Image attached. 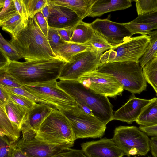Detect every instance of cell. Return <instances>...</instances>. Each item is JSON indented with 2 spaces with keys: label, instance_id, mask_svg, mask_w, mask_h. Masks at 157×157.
Listing matches in <instances>:
<instances>
[{
  "label": "cell",
  "instance_id": "cell-55",
  "mask_svg": "<svg viewBox=\"0 0 157 157\" xmlns=\"http://www.w3.org/2000/svg\"><path fill=\"white\" fill-rule=\"evenodd\" d=\"M134 157H137L136 156H134Z\"/></svg>",
  "mask_w": 157,
  "mask_h": 157
},
{
  "label": "cell",
  "instance_id": "cell-54",
  "mask_svg": "<svg viewBox=\"0 0 157 157\" xmlns=\"http://www.w3.org/2000/svg\"><path fill=\"white\" fill-rule=\"evenodd\" d=\"M147 157H151V156H148Z\"/></svg>",
  "mask_w": 157,
  "mask_h": 157
},
{
  "label": "cell",
  "instance_id": "cell-37",
  "mask_svg": "<svg viewBox=\"0 0 157 157\" xmlns=\"http://www.w3.org/2000/svg\"><path fill=\"white\" fill-rule=\"evenodd\" d=\"M0 85L10 88H18L23 86L15 81L3 69H0Z\"/></svg>",
  "mask_w": 157,
  "mask_h": 157
},
{
  "label": "cell",
  "instance_id": "cell-21",
  "mask_svg": "<svg viewBox=\"0 0 157 157\" xmlns=\"http://www.w3.org/2000/svg\"><path fill=\"white\" fill-rule=\"evenodd\" d=\"M21 131L10 121L3 108L0 106V136H6L11 142H17Z\"/></svg>",
  "mask_w": 157,
  "mask_h": 157
},
{
  "label": "cell",
  "instance_id": "cell-39",
  "mask_svg": "<svg viewBox=\"0 0 157 157\" xmlns=\"http://www.w3.org/2000/svg\"><path fill=\"white\" fill-rule=\"evenodd\" d=\"M132 22L155 24L157 25V11L148 14L138 16Z\"/></svg>",
  "mask_w": 157,
  "mask_h": 157
},
{
  "label": "cell",
  "instance_id": "cell-26",
  "mask_svg": "<svg viewBox=\"0 0 157 157\" xmlns=\"http://www.w3.org/2000/svg\"><path fill=\"white\" fill-rule=\"evenodd\" d=\"M143 72L147 82L157 90V58H153L142 68Z\"/></svg>",
  "mask_w": 157,
  "mask_h": 157
},
{
  "label": "cell",
  "instance_id": "cell-50",
  "mask_svg": "<svg viewBox=\"0 0 157 157\" xmlns=\"http://www.w3.org/2000/svg\"><path fill=\"white\" fill-rule=\"evenodd\" d=\"M138 155V152L137 149L136 148H132L128 151V157H130L131 155Z\"/></svg>",
  "mask_w": 157,
  "mask_h": 157
},
{
  "label": "cell",
  "instance_id": "cell-2",
  "mask_svg": "<svg viewBox=\"0 0 157 157\" xmlns=\"http://www.w3.org/2000/svg\"><path fill=\"white\" fill-rule=\"evenodd\" d=\"M10 42L26 61L58 57L41 30L35 15L25 21L17 36L11 37Z\"/></svg>",
  "mask_w": 157,
  "mask_h": 157
},
{
  "label": "cell",
  "instance_id": "cell-48",
  "mask_svg": "<svg viewBox=\"0 0 157 157\" xmlns=\"http://www.w3.org/2000/svg\"><path fill=\"white\" fill-rule=\"evenodd\" d=\"M11 157H29L20 149L17 147L14 148L12 152Z\"/></svg>",
  "mask_w": 157,
  "mask_h": 157
},
{
  "label": "cell",
  "instance_id": "cell-13",
  "mask_svg": "<svg viewBox=\"0 0 157 157\" xmlns=\"http://www.w3.org/2000/svg\"><path fill=\"white\" fill-rule=\"evenodd\" d=\"M74 143L49 144L39 141L35 137L25 140L22 138L17 142V147L29 157H53L74 146Z\"/></svg>",
  "mask_w": 157,
  "mask_h": 157
},
{
  "label": "cell",
  "instance_id": "cell-52",
  "mask_svg": "<svg viewBox=\"0 0 157 157\" xmlns=\"http://www.w3.org/2000/svg\"><path fill=\"white\" fill-rule=\"evenodd\" d=\"M154 58H157V51L155 53V55L154 56Z\"/></svg>",
  "mask_w": 157,
  "mask_h": 157
},
{
  "label": "cell",
  "instance_id": "cell-12",
  "mask_svg": "<svg viewBox=\"0 0 157 157\" xmlns=\"http://www.w3.org/2000/svg\"><path fill=\"white\" fill-rule=\"evenodd\" d=\"M90 25L95 32L113 47L124 42L132 36L123 23L113 22L109 19L97 18Z\"/></svg>",
  "mask_w": 157,
  "mask_h": 157
},
{
  "label": "cell",
  "instance_id": "cell-6",
  "mask_svg": "<svg viewBox=\"0 0 157 157\" xmlns=\"http://www.w3.org/2000/svg\"><path fill=\"white\" fill-rule=\"evenodd\" d=\"M60 111L70 121L76 139L101 138L104 135L106 125L95 117L85 113L77 105Z\"/></svg>",
  "mask_w": 157,
  "mask_h": 157
},
{
  "label": "cell",
  "instance_id": "cell-9",
  "mask_svg": "<svg viewBox=\"0 0 157 157\" xmlns=\"http://www.w3.org/2000/svg\"><path fill=\"white\" fill-rule=\"evenodd\" d=\"M116 145L128 156L129 151L136 148L138 155L145 156L150 150L148 136L135 126L116 127L112 138Z\"/></svg>",
  "mask_w": 157,
  "mask_h": 157
},
{
  "label": "cell",
  "instance_id": "cell-33",
  "mask_svg": "<svg viewBox=\"0 0 157 157\" xmlns=\"http://www.w3.org/2000/svg\"><path fill=\"white\" fill-rule=\"evenodd\" d=\"M88 44L93 49L103 53L113 47L94 31Z\"/></svg>",
  "mask_w": 157,
  "mask_h": 157
},
{
  "label": "cell",
  "instance_id": "cell-29",
  "mask_svg": "<svg viewBox=\"0 0 157 157\" xmlns=\"http://www.w3.org/2000/svg\"><path fill=\"white\" fill-rule=\"evenodd\" d=\"M0 86L13 93L25 97L37 103L47 105L57 109L56 106L54 104L32 94L25 89L23 86L18 88H10L1 85H0Z\"/></svg>",
  "mask_w": 157,
  "mask_h": 157
},
{
  "label": "cell",
  "instance_id": "cell-27",
  "mask_svg": "<svg viewBox=\"0 0 157 157\" xmlns=\"http://www.w3.org/2000/svg\"><path fill=\"white\" fill-rule=\"evenodd\" d=\"M148 35L150 36L149 43L146 52L139 61L142 68L154 58L157 51V30L151 31Z\"/></svg>",
  "mask_w": 157,
  "mask_h": 157
},
{
  "label": "cell",
  "instance_id": "cell-25",
  "mask_svg": "<svg viewBox=\"0 0 157 157\" xmlns=\"http://www.w3.org/2000/svg\"><path fill=\"white\" fill-rule=\"evenodd\" d=\"M24 22L19 13L16 12L4 19L0 21L2 29L15 37L21 29Z\"/></svg>",
  "mask_w": 157,
  "mask_h": 157
},
{
  "label": "cell",
  "instance_id": "cell-24",
  "mask_svg": "<svg viewBox=\"0 0 157 157\" xmlns=\"http://www.w3.org/2000/svg\"><path fill=\"white\" fill-rule=\"evenodd\" d=\"M94 31L90 23L80 21L73 27V32L70 42L89 44Z\"/></svg>",
  "mask_w": 157,
  "mask_h": 157
},
{
  "label": "cell",
  "instance_id": "cell-56",
  "mask_svg": "<svg viewBox=\"0 0 157 157\" xmlns=\"http://www.w3.org/2000/svg\"></svg>",
  "mask_w": 157,
  "mask_h": 157
},
{
  "label": "cell",
  "instance_id": "cell-44",
  "mask_svg": "<svg viewBox=\"0 0 157 157\" xmlns=\"http://www.w3.org/2000/svg\"><path fill=\"white\" fill-rule=\"evenodd\" d=\"M140 129L149 136H157V125L147 127L140 126Z\"/></svg>",
  "mask_w": 157,
  "mask_h": 157
},
{
  "label": "cell",
  "instance_id": "cell-53",
  "mask_svg": "<svg viewBox=\"0 0 157 157\" xmlns=\"http://www.w3.org/2000/svg\"><path fill=\"white\" fill-rule=\"evenodd\" d=\"M156 93V94H157V90H155Z\"/></svg>",
  "mask_w": 157,
  "mask_h": 157
},
{
  "label": "cell",
  "instance_id": "cell-4",
  "mask_svg": "<svg viewBox=\"0 0 157 157\" xmlns=\"http://www.w3.org/2000/svg\"><path fill=\"white\" fill-rule=\"evenodd\" d=\"M97 71L113 76L124 90L132 93L140 94L146 89L147 82L139 63L117 61L100 63Z\"/></svg>",
  "mask_w": 157,
  "mask_h": 157
},
{
  "label": "cell",
  "instance_id": "cell-10",
  "mask_svg": "<svg viewBox=\"0 0 157 157\" xmlns=\"http://www.w3.org/2000/svg\"><path fill=\"white\" fill-rule=\"evenodd\" d=\"M78 81L86 88L107 97L121 95L124 90L113 76L97 70L85 74Z\"/></svg>",
  "mask_w": 157,
  "mask_h": 157
},
{
  "label": "cell",
  "instance_id": "cell-41",
  "mask_svg": "<svg viewBox=\"0 0 157 157\" xmlns=\"http://www.w3.org/2000/svg\"><path fill=\"white\" fill-rule=\"evenodd\" d=\"M16 12L21 17L24 22L28 18L24 0H13Z\"/></svg>",
  "mask_w": 157,
  "mask_h": 157
},
{
  "label": "cell",
  "instance_id": "cell-46",
  "mask_svg": "<svg viewBox=\"0 0 157 157\" xmlns=\"http://www.w3.org/2000/svg\"><path fill=\"white\" fill-rule=\"evenodd\" d=\"M150 146L153 157H157V136H153L150 139Z\"/></svg>",
  "mask_w": 157,
  "mask_h": 157
},
{
  "label": "cell",
  "instance_id": "cell-31",
  "mask_svg": "<svg viewBox=\"0 0 157 157\" xmlns=\"http://www.w3.org/2000/svg\"><path fill=\"white\" fill-rule=\"evenodd\" d=\"M135 2L138 16L151 13L157 11V0H136Z\"/></svg>",
  "mask_w": 157,
  "mask_h": 157
},
{
  "label": "cell",
  "instance_id": "cell-16",
  "mask_svg": "<svg viewBox=\"0 0 157 157\" xmlns=\"http://www.w3.org/2000/svg\"><path fill=\"white\" fill-rule=\"evenodd\" d=\"M49 9V26L56 28H73L82 20L73 10L66 7L55 5L47 0Z\"/></svg>",
  "mask_w": 157,
  "mask_h": 157
},
{
  "label": "cell",
  "instance_id": "cell-34",
  "mask_svg": "<svg viewBox=\"0 0 157 157\" xmlns=\"http://www.w3.org/2000/svg\"><path fill=\"white\" fill-rule=\"evenodd\" d=\"M5 90L8 94L10 101L26 108L28 110L32 109L37 104L23 96Z\"/></svg>",
  "mask_w": 157,
  "mask_h": 157
},
{
  "label": "cell",
  "instance_id": "cell-40",
  "mask_svg": "<svg viewBox=\"0 0 157 157\" xmlns=\"http://www.w3.org/2000/svg\"><path fill=\"white\" fill-rule=\"evenodd\" d=\"M53 157H87L82 150L70 148L62 152Z\"/></svg>",
  "mask_w": 157,
  "mask_h": 157
},
{
  "label": "cell",
  "instance_id": "cell-3",
  "mask_svg": "<svg viewBox=\"0 0 157 157\" xmlns=\"http://www.w3.org/2000/svg\"><path fill=\"white\" fill-rule=\"evenodd\" d=\"M57 83L75 100L79 101L90 108L94 116L105 125L113 120V106L107 97L94 92L77 81L62 80Z\"/></svg>",
  "mask_w": 157,
  "mask_h": 157
},
{
  "label": "cell",
  "instance_id": "cell-35",
  "mask_svg": "<svg viewBox=\"0 0 157 157\" xmlns=\"http://www.w3.org/2000/svg\"><path fill=\"white\" fill-rule=\"evenodd\" d=\"M17 142H12L6 136H0V157H11L13 149L17 147Z\"/></svg>",
  "mask_w": 157,
  "mask_h": 157
},
{
  "label": "cell",
  "instance_id": "cell-17",
  "mask_svg": "<svg viewBox=\"0 0 157 157\" xmlns=\"http://www.w3.org/2000/svg\"><path fill=\"white\" fill-rule=\"evenodd\" d=\"M152 100L139 98L132 93L127 102L114 112L113 120L131 124L136 121L144 108Z\"/></svg>",
  "mask_w": 157,
  "mask_h": 157
},
{
  "label": "cell",
  "instance_id": "cell-30",
  "mask_svg": "<svg viewBox=\"0 0 157 157\" xmlns=\"http://www.w3.org/2000/svg\"><path fill=\"white\" fill-rule=\"evenodd\" d=\"M0 48L1 52L5 55L10 60L18 61L22 58L16 49L10 42L7 41L4 38L1 33Z\"/></svg>",
  "mask_w": 157,
  "mask_h": 157
},
{
  "label": "cell",
  "instance_id": "cell-23",
  "mask_svg": "<svg viewBox=\"0 0 157 157\" xmlns=\"http://www.w3.org/2000/svg\"><path fill=\"white\" fill-rule=\"evenodd\" d=\"M0 106L3 108L13 125L21 131L23 121L28 110L26 108L10 101L4 106Z\"/></svg>",
  "mask_w": 157,
  "mask_h": 157
},
{
  "label": "cell",
  "instance_id": "cell-32",
  "mask_svg": "<svg viewBox=\"0 0 157 157\" xmlns=\"http://www.w3.org/2000/svg\"><path fill=\"white\" fill-rule=\"evenodd\" d=\"M28 18L33 17L47 4V0H24Z\"/></svg>",
  "mask_w": 157,
  "mask_h": 157
},
{
  "label": "cell",
  "instance_id": "cell-19",
  "mask_svg": "<svg viewBox=\"0 0 157 157\" xmlns=\"http://www.w3.org/2000/svg\"><path fill=\"white\" fill-rule=\"evenodd\" d=\"M96 0H49L55 5L69 8L82 20L88 16L91 7Z\"/></svg>",
  "mask_w": 157,
  "mask_h": 157
},
{
  "label": "cell",
  "instance_id": "cell-47",
  "mask_svg": "<svg viewBox=\"0 0 157 157\" xmlns=\"http://www.w3.org/2000/svg\"><path fill=\"white\" fill-rule=\"evenodd\" d=\"M78 106L85 113L90 115L94 116L91 109L83 103L78 100H75Z\"/></svg>",
  "mask_w": 157,
  "mask_h": 157
},
{
  "label": "cell",
  "instance_id": "cell-38",
  "mask_svg": "<svg viewBox=\"0 0 157 157\" xmlns=\"http://www.w3.org/2000/svg\"><path fill=\"white\" fill-rule=\"evenodd\" d=\"M16 12L13 0H5L3 6L0 12V21Z\"/></svg>",
  "mask_w": 157,
  "mask_h": 157
},
{
  "label": "cell",
  "instance_id": "cell-8",
  "mask_svg": "<svg viewBox=\"0 0 157 157\" xmlns=\"http://www.w3.org/2000/svg\"><path fill=\"white\" fill-rule=\"evenodd\" d=\"M103 53L92 49L75 55L63 67L59 77L60 80L78 81L85 74L97 70Z\"/></svg>",
  "mask_w": 157,
  "mask_h": 157
},
{
  "label": "cell",
  "instance_id": "cell-36",
  "mask_svg": "<svg viewBox=\"0 0 157 157\" xmlns=\"http://www.w3.org/2000/svg\"><path fill=\"white\" fill-rule=\"evenodd\" d=\"M48 40L53 51L57 49L65 43L61 39L56 29L49 26Z\"/></svg>",
  "mask_w": 157,
  "mask_h": 157
},
{
  "label": "cell",
  "instance_id": "cell-20",
  "mask_svg": "<svg viewBox=\"0 0 157 157\" xmlns=\"http://www.w3.org/2000/svg\"><path fill=\"white\" fill-rule=\"evenodd\" d=\"M92 49H94L89 44L65 42L53 52L60 59L68 62L75 55L84 51Z\"/></svg>",
  "mask_w": 157,
  "mask_h": 157
},
{
  "label": "cell",
  "instance_id": "cell-49",
  "mask_svg": "<svg viewBox=\"0 0 157 157\" xmlns=\"http://www.w3.org/2000/svg\"><path fill=\"white\" fill-rule=\"evenodd\" d=\"M40 12L43 15L48 23V19L50 13L49 7L48 3L42 9Z\"/></svg>",
  "mask_w": 157,
  "mask_h": 157
},
{
  "label": "cell",
  "instance_id": "cell-28",
  "mask_svg": "<svg viewBox=\"0 0 157 157\" xmlns=\"http://www.w3.org/2000/svg\"><path fill=\"white\" fill-rule=\"evenodd\" d=\"M123 24L131 33L132 35L136 34H140L142 35H148L152 30L157 29V25L155 24L137 23L131 21L123 23Z\"/></svg>",
  "mask_w": 157,
  "mask_h": 157
},
{
  "label": "cell",
  "instance_id": "cell-42",
  "mask_svg": "<svg viewBox=\"0 0 157 157\" xmlns=\"http://www.w3.org/2000/svg\"><path fill=\"white\" fill-rule=\"evenodd\" d=\"M38 24L45 36L48 39V23L42 13L40 12L35 15Z\"/></svg>",
  "mask_w": 157,
  "mask_h": 157
},
{
  "label": "cell",
  "instance_id": "cell-1",
  "mask_svg": "<svg viewBox=\"0 0 157 157\" xmlns=\"http://www.w3.org/2000/svg\"><path fill=\"white\" fill-rule=\"evenodd\" d=\"M67 62L56 57L50 59L20 62L8 59L3 69L23 86L56 80Z\"/></svg>",
  "mask_w": 157,
  "mask_h": 157
},
{
  "label": "cell",
  "instance_id": "cell-45",
  "mask_svg": "<svg viewBox=\"0 0 157 157\" xmlns=\"http://www.w3.org/2000/svg\"><path fill=\"white\" fill-rule=\"evenodd\" d=\"M9 101V97L7 92L0 86V106H4Z\"/></svg>",
  "mask_w": 157,
  "mask_h": 157
},
{
  "label": "cell",
  "instance_id": "cell-14",
  "mask_svg": "<svg viewBox=\"0 0 157 157\" xmlns=\"http://www.w3.org/2000/svg\"><path fill=\"white\" fill-rule=\"evenodd\" d=\"M55 109L48 105L37 103L28 110L21 126L22 138L28 140L35 138L42 123Z\"/></svg>",
  "mask_w": 157,
  "mask_h": 157
},
{
  "label": "cell",
  "instance_id": "cell-15",
  "mask_svg": "<svg viewBox=\"0 0 157 157\" xmlns=\"http://www.w3.org/2000/svg\"><path fill=\"white\" fill-rule=\"evenodd\" d=\"M81 150L87 157H121L124 155L112 139L101 138L81 144Z\"/></svg>",
  "mask_w": 157,
  "mask_h": 157
},
{
  "label": "cell",
  "instance_id": "cell-22",
  "mask_svg": "<svg viewBox=\"0 0 157 157\" xmlns=\"http://www.w3.org/2000/svg\"><path fill=\"white\" fill-rule=\"evenodd\" d=\"M136 122L141 126L157 125V98H153L144 108Z\"/></svg>",
  "mask_w": 157,
  "mask_h": 157
},
{
  "label": "cell",
  "instance_id": "cell-5",
  "mask_svg": "<svg viewBox=\"0 0 157 157\" xmlns=\"http://www.w3.org/2000/svg\"><path fill=\"white\" fill-rule=\"evenodd\" d=\"M35 138L40 141L54 144L74 143L76 139L69 120L57 109L46 118Z\"/></svg>",
  "mask_w": 157,
  "mask_h": 157
},
{
  "label": "cell",
  "instance_id": "cell-18",
  "mask_svg": "<svg viewBox=\"0 0 157 157\" xmlns=\"http://www.w3.org/2000/svg\"><path fill=\"white\" fill-rule=\"evenodd\" d=\"M131 0H96L92 5L88 16H100L110 12L124 10L131 7Z\"/></svg>",
  "mask_w": 157,
  "mask_h": 157
},
{
  "label": "cell",
  "instance_id": "cell-11",
  "mask_svg": "<svg viewBox=\"0 0 157 157\" xmlns=\"http://www.w3.org/2000/svg\"><path fill=\"white\" fill-rule=\"evenodd\" d=\"M56 80L23 86L34 95L55 105L60 111L69 106H75V100L58 85Z\"/></svg>",
  "mask_w": 157,
  "mask_h": 157
},
{
  "label": "cell",
  "instance_id": "cell-7",
  "mask_svg": "<svg viewBox=\"0 0 157 157\" xmlns=\"http://www.w3.org/2000/svg\"><path fill=\"white\" fill-rule=\"evenodd\" d=\"M149 41L150 36L148 35L131 37L103 53L101 58V63L117 61L139 63L146 51Z\"/></svg>",
  "mask_w": 157,
  "mask_h": 157
},
{
  "label": "cell",
  "instance_id": "cell-51",
  "mask_svg": "<svg viewBox=\"0 0 157 157\" xmlns=\"http://www.w3.org/2000/svg\"><path fill=\"white\" fill-rule=\"evenodd\" d=\"M5 0H0V8H2L3 6Z\"/></svg>",
  "mask_w": 157,
  "mask_h": 157
},
{
  "label": "cell",
  "instance_id": "cell-43",
  "mask_svg": "<svg viewBox=\"0 0 157 157\" xmlns=\"http://www.w3.org/2000/svg\"><path fill=\"white\" fill-rule=\"evenodd\" d=\"M56 29L63 41L65 42H70L73 35V27Z\"/></svg>",
  "mask_w": 157,
  "mask_h": 157
}]
</instances>
